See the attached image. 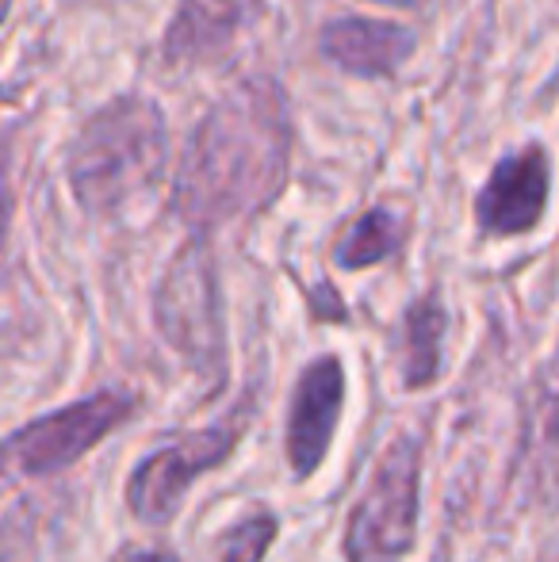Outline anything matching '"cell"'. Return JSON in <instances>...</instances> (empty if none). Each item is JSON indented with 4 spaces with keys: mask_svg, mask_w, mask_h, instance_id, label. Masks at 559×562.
I'll return each mask as SVG.
<instances>
[{
    "mask_svg": "<svg viewBox=\"0 0 559 562\" xmlns=\"http://www.w3.org/2000/svg\"><path fill=\"white\" fill-rule=\"evenodd\" d=\"M112 562H180L177 551L169 548H142V543H123L112 555Z\"/></svg>",
    "mask_w": 559,
    "mask_h": 562,
    "instance_id": "obj_15",
    "label": "cell"
},
{
    "mask_svg": "<svg viewBox=\"0 0 559 562\" xmlns=\"http://www.w3.org/2000/svg\"><path fill=\"white\" fill-rule=\"evenodd\" d=\"M246 429H249V414L246 409H234L226 422L192 429L172 440V445L138 459V467L127 479V490H123L131 517L146 528L172 525L195 482L234 456V448H238Z\"/></svg>",
    "mask_w": 559,
    "mask_h": 562,
    "instance_id": "obj_5",
    "label": "cell"
},
{
    "mask_svg": "<svg viewBox=\"0 0 559 562\" xmlns=\"http://www.w3.org/2000/svg\"><path fill=\"white\" fill-rule=\"evenodd\" d=\"M261 0H180L165 35V54L177 66H203L219 58L254 20Z\"/></svg>",
    "mask_w": 559,
    "mask_h": 562,
    "instance_id": "obj_9",
    "label": "cell"
},
{
    "mask_svg": "<svg viewBox=\"0 0 559 562\" xmlns=\"http://www.w3.org/2000/svg\"><path fill=\"white\" fill-rule=\"evenodd\" d=\"M548 157L540 146L502 157L476 200V223L491 237H522L540 226L548 211Z\"/></svg>",
    "mask_w": 559,
    "mask_h": 562,
    "instance_id": "obj_8",
    "label": "cell"
},
{
    "mask_svg": "<svg viewBox=\"0 0 559 562\" xmlns=\"http://www.w3.org/2000/svg\"><path fill=\"white\" fill-rule=\"evenodd\" d=\"M403 356H399V379L406 391H429L440 379L445 363V334H448V311L437 291H425L414 299L403 314Z\"/></svg>",
    "mask_w": 559,
    "mask_h": 562,
    "instance_id": "obj_12",
    "label": "cell"
},
{
    "mask_svg": "<svg viewBox=\"0 0 559 562\" xmlns=\"http://www.w3.org/2000/svg\"><path fill=\"white\" fill-rule=\"evenodd\" d=\"M522 486L533 502L559 505V394L552 386H540L525 414L522 437Z\"/></svg>",
    "mask_w": 559,
    "mask_h": 562,
    "instance_id": "obj_11",
    "label": "cell"
},
{
    "mask_svg": "<svg viewBox=\"0 0 559 562\" xmlns=\"http://www.w3.org/2000/svg\"><path fill=\"white\" fill-rule=\"evenodd\" d=\"M345 409V363L342 356L322 352L295 379V391L288 402V425H283V456L295 474L306 482L326 463L334 432L342 425Z\"/></svg>",
    "mask_w": 559,
    "mask_h": 562,
    "instance_id": "obj_7",
    "label": "cell"
},
{
    "mask_svg": "<svg viewBox=\"0 0 559 562\" xmlns=\"http://www.w3.org/2000/svg\"><path fill=\"white\" fill-rule=\"evenodd\" d=\"M135 414L138 398L131 391H120V386L85 394V398L46 409V414L23 422L15 432H8V459L27 479H46V474H58L66 467L81 463L92 448L104 445Z\"/></svg>",
    "mask_w": 559,
    "mask_h": 562,
    "instance_id": "obj_6",
    "label": "cell"
},
{
    "mask_svg": "<svg viewBox=\"0 0 559 562\" xmlns=\"http://www.w3.org/2000/svg\"><path fill=\"white\" fill-rule=\"evenodd\" d=\"M322 54L357 77H388L414 54V35L388 20H334L322 31Z\"/></svg>",
    "mask_w": 559,
    "mask_h": 562,
    "instance_id": "obj_10",
    "label": "cell"
},
{
    "mask_svg": "<svg viewBox=\"0 0 559 562\" xmlns=\"http://www.w3.org/2000/svg\"><path fill=\"white\" fill-rule=\"evenodd\" d=\"M422 517V440L414 432L383 448L345 520V562H403L418 548Z\"/></svg>",
    "mask_w": 559,
    "mask_h": 562,
    "instance_id": "obj_3",
    "label": "cell"
},
{
    "mask_svg": "<svg viewBox=\"0 0 559 562\" xmlns=\"http://www.w3.org/2000/svg\"><path fill=\"white\" fill-rule=\"evenodd\" d=\"M154 322L157 334L195 375L215 383V391L226 383V326H223V299H219V272L208 241L180 245V252L169 260L161 283L154 295Z\"/></svg>",
    "mask_w": 559,
    "mask_h": 562,
    "instance_id": "obj_4",
    "label": "cell"
},
{
    "mask_svg": "<svg viewBox=\"0 0 559 562\" xmlns=\"http://www.w3.org/2000/svg\"><path fill=\"white\" fill-rule=\"evenodd\" d=\"M280 536V517L269 509H254L246 517H238L234 525H226L215 536V551L211 562H265Z\"/></svg>",
    "mask_w": 559,
    "mask_h": 562,
    "instance_id": "obj_14",
    "label": "cell"
},
{
    "mask_svg": "<svg viewBox=\"0 0 559 562\" xmlns=\"http://www.w3.org/2000/svg\"><path fill=\"white\" fill-rule=\"evenodd\" d=\"M169 134L157 104L120 97L85 123L69 149V184L89 215H108L157 184Z\"/></svg>",
    "mask_w": 559,
    "mask_h": 562,
    "instance_id": "obj_2",
    "label": "cell"
},
{
    "mask_svg": "<svg viewBox=\"0 0 559 562\" xmlns=\"http://www.w3.org/2000/svg\"><path fill=\"white\" fill-rule=\"evenodd\" d=\"M291 123L277 81L231 89L192 131L177 177V211L195 229L226 226L269 207L288 180Z\"/></svg>",
    "mask_w": 559,
    "mask_h": 562,
    "instance_id": "obj_1",
    "label": "cell"
},
{
    "mask_svg": "<svg viewBox=\"0 0 559 562\" xmlns=\"http://www.w3.org/2000/svg\"><path fill=\"white\" fill-rule=\"evenodd\" d=\"M372 4H388V8H418L425 0H372Z\"/></svg>",
    "mask_w": 559,
    "mask_h": 562,
    "instance_id": "obj_16",
    "label": "cell"
},
{
    "mask_svg": "<svg viewBox=\"0 0 559 562\" xmlns=\"http://www.w3.org/2000/svg\"><path fill=\"white\" fill-rule=\"evenodd\" d=\"M399 245H403V223L395 218V211L372 207L345 229V237L337 241L334 257L345 272H360V268L383 265L388 257H395Z\"/></svg>",
    "mask_w": 559,
    "mask_h": 562,
    "instance_id": "obj_13",
    "label": "cell"
}]
</instances>
